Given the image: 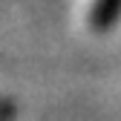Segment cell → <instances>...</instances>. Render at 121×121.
Returning a JSON list of instances; mask_svg holds the SVG:
<instances>
[{
    "label": "cell",
    "mask_w": 121,
    "mask_h": 121,
    "mask_svg": "<svg viewBox=\"0 0 121 121\" xmlns=\"http://www.w3.org/2000/svg\"><path fill=\"white\" fill-rule=\"evenodd\" d=\"M118 12H121V0H101L98 9L92 12V26L95 29H107Z\"/></svg>",
    "instance_id": "1"
},
{
    "label": "cell",
    "mask_w": 121,
    "mask_h": 121,
    "mask_svg": "<svg viewBox=\"0 0 121 121\" xmlns=\"http://www.w3.org/2000/svg\"><path fill=\"white\" fill-rule=\"evenodd\" d=\"M9 118H12V107L3 104V107H0V121H9Z\"/></svg>",
    "instance_id": "2"
}]
</instances>
